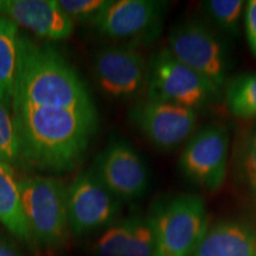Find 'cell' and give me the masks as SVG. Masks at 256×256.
<instances>
[{"instance_id":"1","label":"cell","mask_w":256,"mask_h":256,"mask_svg":"<svg viewBox=\"0 0 256 256\" xmlns=\"http://www.w3.org/2000/svg\"><path fill=\"white\" fill-rule=\"evenodd\" d=\"M11 110L23 166L43 172H68L78 166L98 127L92 95L69 84L14 89Z\"/></svg>"},{"instance_id":"2","label":"cell","mask_w":256,"mask_h":256,"mask_svg":"<svg viewBox=\"0 0 256 256\" xmlns=\"http://www.w3.org/2000/svg\"><path fill=\"white\" fill-rule=\"evenodd\" d=\"M148 220L156 238L154 256H188L208 230L206 202L194 194L160 202Z\"/></svg>"},{"instance_id":"3","label":"cell","mask_w":256,"mask_h":256,"mask_svg":"<svg viewBox=\"0 0 256 256\" xmlns=\"http://www.w3.org/2000/svg\"><path fill=\"white\" fill-rule=\"evenodd\" d=\"M22 206L34 241L57 247L69 232L68 186L48 176H32L19 180Z\"/></svg>"},{"instance_id":"4","label":"cell","mask_w":256,"mask_h":256,"mask_svg":"<svg viewBox=\"0 0 256 256\" xmlns=\"http://www.w3.org/2000/svg\"><path fill=\"white\" fill-rule=\"evenodd\" d=\"M147 98L200 110L218 95L203 76L176 58L168 48L154 52L147 64Z\"/></svg>"},{"instance_id":"5","label":"cell","mask_w":256,"mask_h":256,"mask_svg":"<svg viewBox=\"0 0 256 256\" xmlns=\"http://www.w3.org/2000/svg\"><path fill=\"white\" fill-rule=\"evenodd\" d=\"M166 48L217 92L224 88L228 74L226 51L220 38L202 22L190 19L172 28Z\"/></svg>"},{"instance_id":"6","label":"cell","mask_w":256,"mask_h":256,"mask_svg":"<svg viewBox=\"0 0 256 256\" xmlns=\"http://www.w3.org/2000/svg\"><path fill=\"white\" fill-rule=\"evenodd\" d=\"M229 142V130L223 124L203 127L191 136L182 152V174L204 190H220L228 170Z\"/></svg>"},{"instance_id":"7","label":"cell","mask_w":256,"mask_h":256,"mask_svg":"<svg viewBox=\"0 0 256 256\" xmlns=\"http://www.w3.org/2000/svg\"><path fill=\"white\" fill-rule=\"evenodd\" d=\"M96 83L110 98L127 100L146 89L147 63L132 44L98 49L92 57Z\"/></svg>"},{"instance_id":"8","label":"cell","mask_w":256,"mask_h":256,"mask_svg":"<svg viewBox=\"0 0 256 256\" xmlns=\"http://www.w3.org/2000/svg\"><path fill=\"white\" fill-rule=\"evenodd\" d=\"M168 2L156 0H110L92 26L116 40H152L162 25Z\"/></svg>"},{"instance_id":"9","label":"cell","mask_w":256,"mask_h":256,"mask_svg":"<svg viewBox=\"0 0 256 256\" xmlns=\"http://www.w3.org/2000/svg\"><path fill=\"white\" fill-rule=\"evenodd\" d=\"M120 209L119 200L89 168L78 174L68 186L69 229L86 235L113 222Z\"/></svg>"},{"instance_id":"10","label":"cell","mask_w":256,"mask_h":256,"mask_svg":"<svg viewBox=\"0 0 256 256\" xmlns=\"http://www.w3.org/2000/svg\"><path fill=\"white\" fill-rule=\"evenodd\" d=\"M92 170L118 200H133L148 190L150 174L136 150L122 139H112Z\"/></svg>"},{"instance_id":"11","label":"cell","mask_w":256,"mask_h":256,"mask_svg":"<svg viewBox=\"0 0 256 256\" xmlns=\"http://www.w3.org/2000/svg\"><path fill=\"white\" fill-rule=\"evenodd\" d=\"M130 118L150 142L162 151H171L194 132L197 110L146 98L134 106Z\"/></svg>"},{"instance_id":"12","label":"cell","mask_w":256,"mask_h":256,"mask_svg":"<svg viewBox=\"0 0 256 256\" xmlns=\"http://www.w3.org/2000/svg\"><path fill=\"white\" fill-rule=\"evenodd\" d=\"M0 17L46 40H68L74 31V22L57 0H0Z\"/></svg>"},{"instance_id":"13","label":"cell","mask_w":256,"mask_h":256,"mask_svg":"<svg viewBox=\"0 0 256 256\" xmlns=\"http://www.w3.org/2000/svg\"><path fill=\"white\" fill-rule=\"evenodd\" d=\"M194 256H255L256 232L247 224L220 222L206 230Z\"/></svg>"},{"instance_id":"14","label":"cell","mask_w":256,"mask_h":256,"mask_svg":"<svg viewBox=\"0 0 256 256\" xmlns=\"http://www.w3.org/2000/svg\"><path fill=\"white\" fill-rule=\"evenodd\" d=\"M0 224L28 244L34 242L22 206L19 180L14 168L0 160Z\"/></svg>"},{"instance_id":"15","label":"cell","mask_w":256,"mask_h":256,"mask_svg":"<svg viewBox=\"0 0 256 256\" xmlns=\"http://www.w3.org/2000/svg\"><path fill=\"white\" fill-rule=\"evenodd\" d=\"M20 31L14 22L0 17V101L11 106L17 76Z\"/></svg>"},{"instance_id":"16","label":"cell","mask_w":256,"mask_h":256,"mask_svg":"<svg viewBox=\"0 0 256 256\" xmlns=\"http://www.w3.org/2000/svg\"><path fill=\"white\" fill-rule=\"evenodd\" d=\"M226 102L230 113L236 118H256V72L232 78L226 88Z\"/></svg>"},{"instance_id":"17","label":"cell","mask_w":256,"mask_h":256,"mask_svg":"<svg viewBox=\"0 0 256 256\" xmlns=\"http://www.w3.org/2000/svg\"><path fill=\"white\" fill-rule=\"evenodd\" d=\"M0 160L11 168H24L11 106L0 101Z\"/></svg>"},{"instance_id":"18","label":"cell","mask_w":256,"mask_h":256,"mask_svg":"<svg viewBox=\"0 0 256 256\" xmlns=\"http://www.w3.org/2000/svg\"><path fill=\"white\" fill-rule=\"evenodd\" d=\"M206 14L218 26L232 36H238L240 22L244 8L242 0H209L204 2Z\"/></svg>"},{"instance_id":"19","label":"cell","mask_w":256,"mask_h":256,"mask_svg":"<svg viewBox=\"0 0 256 256\" xmlns=\"http://www.w3.org/2000/svg\"><path fill=\"white\" fill-rule=\"evenodd\" d=\"M134 217L113 224L98 238L95 244L98 256H124L133 230Z\"/></svg>"},{"instance_id":"20","label":"cell","mask_w":256,"mask_h":256,"mask_svg":"<svg viewBox=\"0 0 256 256\" xmlns=\"http://www.w3.org/2000/svg\"><path fill=\"white\" fill-rule=\"evenodd\" d=\"M156 238L148 217H134L133 230L124 256H154Z\"/></svg>"},{"instance_id":"21","label":"cell","mask_w":256,"mask_h":256,"mask_svg":"<svg viewBox=\"0 0 256 256\" xmlns=\"http://www.w3.org/2000/svg\"><path fill=\"white\" fill-rule=\"evenodd\" d=\"M110 0H57L60 10L74 24H94Z\"/></svg>"},{"instance_id":"22","label":"cell","mask_w":256,"mask_h":256,"mask_svg":"<svg viewBox=\"0 0 256 256\" xmlns=\"http://www.w3.org/2000/svg\"><path fill=\"white\" fill-rule=\"evenodd\" d=\"M244 26L252 52L256 57V0L247 2L244 14Z\"/></svg>"},{"instance_id":"23","label":"cell","mask_w":256,"mask_h":256,"mask_svg":"<svg viewBox=\"0 0 256 256\" xmlns=\"http://www.w3.org/2000/svg\"><path fill=\"white\" fill-rule=\"evenodd\" d=\"M242 168L248 182L256 178V132L249 138L242 159Z\"/></svg>"},{"instance_id":"24","label":"cell","mask_w":256,"mask_h":256,"mask_svg":"<svg viewBox=\"0 0 256 256\" xmlns=\"http://www.w3.org/2000/svg\"><path fill=\"white\" fill-rule=\"evenodd\" d=\"M0 256H23L18 248L0 232Z\"/></svg>"},{"instance_id":"25","label":"cell","mask_w":256,"mask_h":256,"mask_svg":"<svg viewBox=\"0 0 256 256\" xmlns=\"http://www.w3.org/2000/svg\"><path fill=\"white\" fill-rule=\"evenodd\" d=\"M249 186H250L252 191L254 192V194L256 196V178L252 179V180H249Z\"/></svg>"},{"instance_id":"26","label":"cell","mask_w":256,"mask_h":256,"mask_svg":"<svg viewBox=\"0 0 256 256\" xmlns=\"http://www.w3.org/2000/svg\"><path fill=\"white\" fill-rule=\"evenodd\" d=\"M255 256H256V255H255Z\"/></svg>"}]
</instances>
